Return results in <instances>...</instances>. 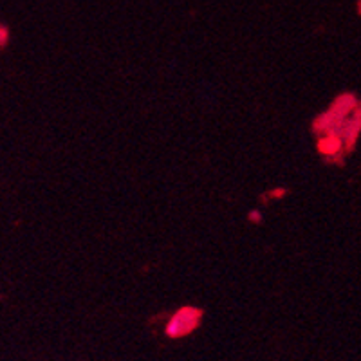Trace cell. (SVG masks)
Returning <instances> with one entry per match:
<instances>
[{"instance_id":"1","label":"cell","mask_w":361,"mask_h":361,"mask_svg":"<svg viewBox=\"0 0 361 361\" xmlns=\"http://www.w3.org/2000/svg\"><path fill=\"white\" fill-rule=\"evenodd\" d=\"M357 103H360V99L353 92H343V94L336 96L333 103L329 105L327 111L316 116L314 121H312V132L316 135L338 134L341 125L345 123V119L353 114Z\"/></svg>"},{"instance_id":"2","label":"cell","mask_w":361,"mask_h":361,"mask_svg":"<svg viewBox=\"0 0 361 361\" xmlns=\"http://www.w3.org/2000/svg\"><path fill=\"white\" fill-rule=\"evenodd\" d=\"M202 316H204L202 309L193 307V305H185V307L177 309L164 325V334L170 340H180V338L190 336L201 327Z\"/></svg>"},{"instance_id":"3","label":"cell","mask_w":361,"mask_h":361,"mask_svg":"<svg viewBox=\"0 0 361 361\" xmlns=\"http://www.w3.org/2000/svg\"><path fill=\"white\" fill-rule=\"evenodd\" d=\"M338 135L343 140L345 152H347V156H349L354 148H356L357 140H360V135H361V99L356 105V109L353 111V114L345 119V123L341 125Z\"/></svg>"},{"instance_id":"4","label":"cell","mask_w":361,"mask_h":361,"mask_svg":"<svg viewBox=\"0 0 361 361\" xmlns=\"http://www.w3.org/2000/svg\"><path fill=\"white\" fill-rule=\"evenodd\" d=\"M316 147H318V152H320L325 159L331 161V163L341 164L343 163V156H347L343 140H341L338 134L318 135V143H316Z\"/></svg>"},{"instance_id":"5","label":"cell","mask_w":361,"mask_h":361,"mask_svg":"<svg viewBox=\"0 0 361 361\" xmlns=\"http://www.w3.org/2000/svg\"><path fill=\"white\" fill-rule=\"evenodd\" d=\"M250 221H253V222H257V224H259V222L262 221V215H260L259 212H251V214H250Z\"/></svg>"}]
</instances>
